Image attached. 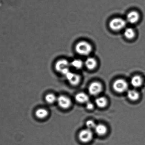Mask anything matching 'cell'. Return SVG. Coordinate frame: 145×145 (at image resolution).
<instances>
[{"label": "cell", "mask_w": 145, "mask_h": 145, "mask_svg": "<svg viewBox=\"0 0 145 145\" xmlns=\"http://www.w3.org/2000/svg\"><path fill=\"white\" fill-rule=\"evenodd\" d=\"M76 52L80 55L87 56L89 55L93 49L92 45L86 41H81L76 44L75 47Z\"/></svg>", "instance_id": "6da1fadb"}, {"label": "cell", "mask_w": 145, "mask_h": 145, "mask_svg": "<svg viewBox=\"0 0 145 145\" xmlns=\"http://www.w3.org/2000/svg\"><path fill=\"white\" fill-rule=\"evenodd\" d=\"M93 133L90 129H84L79 133L78 138L79 140L84 144H88L93 139Z\"/></svg>", "instance_id": "5b68a950"}, {"label": "cell", "mask_w": 145, "mask_h": 145, "mask_svg": "<svg viewBox=\"0 0 145 145\" xmlns=\"http://www.w3.org/2000/svg\"><path fill=\"white\" fill-rule=\"evenodd\" d=\"M86 108H87L88 110H93L94 108V105L93 104V103H91V102L88 101V102L86 103Z\"/></svg>", "instance_id": "44dd1931"}, {"label": "cell", "mask_w": 145, "mask_h": 145, "mask_svg": "<svg viewBox=\"0 0 145 145\" xmlns=\"http://www.w3.org/2000/svg\"><path fill=\"white\" fill-rule=\"evenodd\" d=\"M71 64L68 60L65 59L59 60L55 65V69L58 72L65 75L70 71L69 67Z\"/></svg>", "instance_id": "3957f363"}, {"label": "cell", "mask_w": 145, "mask_h": 145, "mask_svg": "<svg viewBox=\"0 0 145 145\" xmlns=\"http://www.w3.org/2000/svg\"><path fill=\"white\" fill-rule=\"evenodd\" d=\"M86 125L87 129H90V130L93 129H95L96 126L95 123L92 120H88V121H87L86 123Z\"/></svg>", "instance_id": "ffe728a7"}, {"label": "cell", "mask_w": 145, "mask_h": 145, "mask_svg": "<svg viewBox=\"0 0 145 145\" xmlns=\"http://www.w3.org/2000/svg\"><path fill=\"white\" fill-rule=\"evenodd\" d=\"M65 76L70 84L73 86L78 85L80 82V77L77 74L72 73L69 71Z\"/></svg>", "instance_id": "9c48e42d"}, {"label": "cell", "mask_w": 145, "mask_h": 145, "mask_svg": "<svg viewBox=\"0 0 145 145\" xmlns=\"http://www.w3.org/2000/svg\"><path fill=\"white\" fill-rule=\"evenodd\" d=\"M127 97L132 101H136L139 98L140 94L136 90L131 89L128 91Z\"/></svg>", "instance_id": "9a60e30c"}, {"label": "cell", "mask_w": 145, "mask_h": 145, "mask_svg": "<svg viewBox=\"0 0 145 145\" xmlns=\"http://www.w3.org/2000/svg\"><path fill=\"white\" fill-rule=\"evenodd\" d=\"M126 20L121 18H115L112 19L109 23V26L112 30L118 31L124 29L126 26Z\"/></svg>", "instance_id": "7a4b0ae2"}, {"label": "cell", "mask_w": 145, "mask_h": 145, "mask_svg": "<svg viewBox=\"0 0 145 145\" xmlns=\"http://www.w3.org/2000/svg\"><path fill=\"white\" fill-rule=\"evenodd\" d=\"M140 18V15L138 12L135 10L130 11L127 14V20L131 24L138 23Z\"/></svg>", "instance_id": "ba28073f"}, {"label": "cell", "mask_w": 145, "mask_h": 145, "mask_svg": "<svg viewBox=\"0 0 145 145\" xmlns=\"http://www.w3.org/2000/svg\"><path fill=\"white\" fill-rule=\"evenodd\" d=\"M143 79L140 75H136L134 76L131 80V84L135 88H138L141 87L143 83Z\"/></svg>", "instance_id": "30bf717a"}, {"label": "cell", "mask_w": 145, "mask_h": 145, "mask_svg": "<svg viewBox=\"0 0 145 145\" xmlns=\"http://www.w3.org/2000/svg\"><path fill=\"white\" fill-rule=\"evenodd\" d=\"M103 89L102 84L98 82H94L89 85L88 91L92 95H97L100 93Z\"/></svg>", "instance_id": "8992f818"}, {"label": "cell", "mask_w": 145, "mask_h": 145, "mask_svg": "<svg viewBox=\"0 0 145 145\" xmlns=\"http://www.w3.org/2000/svg\"><path fill=\"white\" fill-rule=\"evenodd\" d=\"M124 35L128 40H132L135 37L136 32L133 28H127L124 30Z\"/></svg>", "instance_id": "4fadbf2b"}, {"label": "cell", "mask_w": 145, "mask_h": 145, "mask_svg": "<svg viewBox=\"0 0 145 145\" xmlns=\"http://www.w3.org/2000/svg\"><path fill=\"white\" fill-rule=\"evenodd\" d=\"M46 101L49 104H52L57 100V98L54 94H48L46 96Z\"/></svg>", "instance_id": "d6986e66"}, {"label": "cell", "mask_w": 145, "mask_h": 145, "mask_svg": "<svg viewBox=\"0 0 145 145\" xmlns=\"http://www.w3.org/2000/svg\"><path fill=\"white\" fill-rule=\"evenodd\" d=\"M75 99L78 103H87L89 101V98L88 96L84 93H80L76 94Z\"/></svg>", "instance_id": "7c38bea8"}, {"label": "cell", "mask_w": 145, "mask_h": 145, "mask_svg": "<svg viewBox=\"0 0 145 145\" xmlns=\"http://www.w3.org/2000/svg\"><path fill=\"white\" fill-rule=\"evenodd\" d=\"M71 65L76 69H80L83 66V62L80 59H75L72 60Z\"/></svg>", "instance_id": "ac0fdd59"}, {"label": "cell", "mask_w": 145, "mask_h": 145, "mask_svg": "<svg viewBox=\"0 0 145 145\" xmlns=\"http://www.w3.org/2000/svg\"><path fill=\"white\" fill-rule=\"evenodd\" d=\"M95 104L98 107L104 108L107 104V99L105 97H101L97 98L95 100Z\"/></svg>", "instance_id": "e0dca14e"}, {"label": "cell", "mask_w": 145, "mask_h": 145, "mask_svg": "<svg viewBox=\"0 0 145 145\" xmlns=\"http://www.w3.org/2000/svg\"><path fill=\"white\" fill-rule=\"evenodd\" d=\"M57 100L59 106L63 109H68L71 105L70 99L65 95H60L57 98Z\"/></svg>", "instance_id": "52a82bcc"}, {"label": "cell", "mask_w": 145, "mask_h": 145, "mask_svg": "<svg viewBox=\"0 0 145 145\" xmlns=\"http://www.w3.org/2000/svg\"><path fill=\"white\" fill-rule=\"evenodd\" d=\"M128 83L124 79H118L115 81L113 84L114 90L117 93H123L128 89Z\"/></svg>", "instance_id": "277c9868"}, {"label": "cell", "mask_w": 145, "mask_h": 145, "mask_svg": "<svg viewBox=\"0 0 145 145\" xmlns=\"http://www.w3.org/2000/svg\"><path fill=\"white\" fill-rule=\"evenodd\" d=\"M85 65L88 69L93 70L97 66V62L94 58L93 57H89L85 60Z\"/></svg>", "instance_id": "8fae6325"}, {"label": "cell", "mask_w": 145, "mask_h": 145, "mask_svg": "<svg viewBox=\"0 0 145 145\" xmlns=\"http://www.w3.org/2000/svg\"><path fill=\"white\" fill-rule=\"evenodd\" d=\"M94 129L95 133L99 136H103L105 135L107 131L106 127L102 124L96 125Z\"/></svg>", "instance_id": "5bb4252c"}, {"label": "cell", "mask_w": 145, "mask_h": 145, "mask_svg": "<svg viewBox=\"0 0 145 145\" xmlns=\"http://www.w3.org/2000/svg\"><path fill=\"white\" fill-rule=\"evenodd\" d=\"M48 112L47 110L42 108H40L37 110L35 112V115L37 117L40 119H43L47 116Z\"/></svg>", "instance_id": "2e32d148"}]
</instances>
